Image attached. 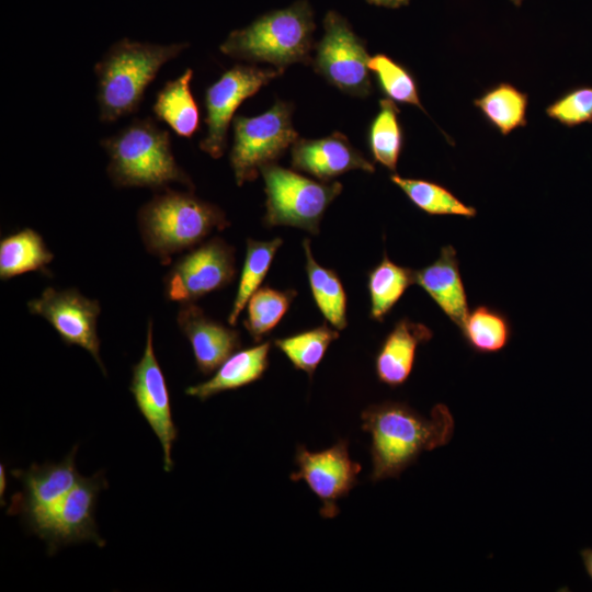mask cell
<instances>
[{"label":"cell","instance_id":"1","mask_svg":"<svg viewBox=\"0 0 592 592\" xmlns=\"http://www.w3.org/2000/svg\"><path fill=\"white\" fill-rule=\"evenodd\" d=\"M361 419L362 429L371 434L374 482L398 477L422 452L446 445L455 428L443 403L435 405L425 418L403 402L386 401L368 406Z\"/></svg>","mask_w":592,"mask_h":592},{"label":"cell","instance_id":"2","mask_svg":"<svg viewBox=\"0 0 592 592\" xmlns=\"http://www.w3.org/2000/svg\"><path fill=\"white\" fill-rule=\"evenodd\" d=\"M187 46V43L161 45L129 38L115 42L94 65L100 121L112 123L136 112L160 68Z\"/></svg>","mask_w":592,"mask_h":592},{"label":"cell","instance_id":"3","mask_svg":"<svg viewBox=\"0 0 592 592\" xmlns=\"http://www.w3.org/2000/svg\"><path fill=\"white\" fill-rule=\"evenodd\" d=\"M137 225L146 250L168 264L173 254L198 246L230 223L217 205L167 187L139 208Z\"/></svg>","mask_w":592,"mask_h":592},{"label":"cell","instance_id":"4","mask_svg":"<svg viewBox=\"0 0 592 592\" xmlns=\"http://www.w3.org/2000/svg\"><path fill=\"white\" fill-rule=\"evenodd\" d=\"M109 157L106 168L117 187L164 190L175 182L193 190L189 174L178 164L168 130L151 118H135L113 136L101 140Z\"/></svg>","mask_w":592,"mask_h":592},{"label":"cell","instance_id":"5","mask_svg":"<svg viewBox=\"0 0 592 592\" xmlns=\"http://www.w3.org/2000/svg\"><path fill=\"white\" fill-rule=\"evenodd\" d=\"M315 29L310 4L299 0L230 32L219 49L235 59L269 62L280 69L295 62L310 64Z\"/></svg>","mask_w":592,"mask_h":592},{"label":"cell","instance_id":"6","mask_svg":"<svg viewBox=\"0 0 592 592\" xmlns=\"http://www.w3.org/2000/svg\"><path fill=\"white\" fill-rule=\"evenodd\" d=\"M265 185L266 227L291 226L319 234L323 214L342 192L338 181H315L275 163L261 168Z\"/></svg>","mask_w":592,"mask_h":592},{"label":"cell","instance_id":"7","mask_svg":"<svg viewBox=\"0 0 592 592\" xmlns=\"http://www.w3.org/2000/svg\"><path fill=\"white\" fill-rule=\"evenodd\" d=\"M292 112L289 103L278 100L260 115L234 117L229 160L237 185L254 181L262 167L274 163L299 138Z\"/></svg>","mask_w":592,"mask_h":592},{"label":"cell","instance_id":"8","mask_svg":"<svg viewBox=\"0 0 592 592\" xmlns=\"http://www.w3.org/2000/svg\"><path fill=\"white\" fill-rule=\"evenodd\" d=\"M325 34L316 45L315 70L330 84L354 96H367L372 90L369 55L365 42L339 13L329 11L323 19Z\"/></svg>","mask_w":592,"mask_h":592},{"label":"cell","instance_id":"9","mask_svg":"<svg viewBox=\"0 0 592 592\" xmlns=\"http://www.w3.org/2000/svg\"><path fill=\"white\" fill-rule=\"evenodd\" d=\"M237 273L235 249L214 237L179 258L163 277V296L169 301L195 303L229 285Z\"/></svg>","mask_w":592,"mask_h":592},{"label":"cell","instance_id":"10","mask_svg":"<svg viewBox=\"0 0 592 592\" xmlns=\"http://www.w3.org/2000/svg\"><path fill=\"white\" fill-rule=\"evenodd\" d=\"M284 69L236 65L225 71L205 92L207 130L200 148L214 159L223 156L235 112L248 98L282 75Z\"/></svg>","mask_w":592,"mask_h":592},{"label":"cell","instance_id":"11","mask_svg":"<svg viewBox=\"0 0 592 592\" xmlns=\"http://www.w3.org/2000/svg\"><path fill=\"white\" fill-rule=\"evenodd\" d=\"M106 486L102 473L81 477L69 493L31 528L46 542L49 554L61 546L86 540L104 545L96 531L94 509L99 493Z\"/></svg>","mask_w":592,"mask_h":592},{"label":"cell","instance_id":"12","mask_svg":"<svg viewBox=\"0 0 592 592\" xmlns=\"http://www.w3.org/2000/svg\"><path fill=\"white\" fill-rule=\"evenodd\" d=\"M27 308L32 315L46 319L67 345L87 350L106 375L96 330L101 312L98 300L86 297L76 288L47 287L39 297L27 303Z\"/></svg>","mask_w":592,"mask_h":592},{"label":"cell","instance_id":"13","mask_svg":"<svg viewBox=\"0 0 592 592\" xmlns=\"http://www.w3.org/2000/svg\"><path fill=\"white\" fill-rule=\"evenodd\" d=\"M295 462L298 470L292 473L291 480H304L308 485L322 503L320 515L323 519L335 517L338 501L357 485V475L362 470L361 464L350 458L349 442L340 440L320 452L298 445Z\"/></svg>","mask_w":592,"mask_h":592},{"label":"cell","instance_id":"14","mask_svg":"<svg viewBox=\"0 0 592 592\" xmlns=\"http://www.w3.org/2000/svg\"><path fill=\"white\" fill-rule=\"evenodd\" d=\"M153 323L148 320L143 356L133 366L129 390L136 407L160 441L163 451V468L173 469L172 446L178 436L173 422L170 394L166 377L153 349Z\"/></svg>","mask_w":592,"mask_h":592},{"label":"cell","instance_id":"15","mask_svg":"<svg viewBox=\"0 0 592 592\" xmlns=\"http://www.w3.org/2000/svg\"><path fill=\"white\" fill-rule=\"evenodd\" d=\"M76 453L77 447L58 464H33L27 470H12L22 491L12 498L8 513L21 515L30 530L44 519L82 477L76 467Z\"/></svg>","mask_w":592,"mask_h":592},{"label":"cell","instance_id":"16","mask_svg":"<svg viewBox=\"0 0 592 592\" xmlns=\"http://www.w3.org/2000/svg\"><path fill=\"white\" fill-rule=\"evenodd\" d=\"M291 166L320 181H331L351 170L375 171L374 164L339 132L320 139L298 138L291 149Z\"/></svg>","mask_w":592,"mask_h":592},{"label":"cell","instance_id":"17","mask_svg":"<svg viewBox=\"0 0 592 592\" xmlns=\"http://www.w3.org/2000/svg\"><path fill=\"white\" fill-rule=\"evenodd\" d=\"M177 322L191 343L197 369L208 375L241 346L239 331L210 319L194 303L182 304Z\"/></svg>","mask_w":592,"mask_h":592},{"label":"cell","instance_id":"18","mask_svg":"<svg viewBox=\"0 0 592 592\" xmlns=\"http://www.w3.org/2000/svg\"><path fill=\"white\" fill-rule=\"evenodd\" d=\"M414 284H418L460 330L469 308L456 249L451 244L442 247L434 262L414 271Z\"/></svg>","mask_w":592,"mask_h":592},{"label":"cell","instance_id":"19","mask_svg":"<svg viewBox=\"0 0 592 592\" xmlns=\"http://www.w3.org/2000/svg\"><path fill=\"white\" fill-rule=\"evenodd\" d=\"M433 331L421 322L401 318L384 339L376 358L375 372L378 380L389 387H398L409 378L417 349L429 342Z\"/></svg>","mask_w":592,"mask_h":592},{"label":"cell","instance_id":"20","mask_svg":"<svg viewBox=\"0 0 592 592\" xmlns=\"http://www.w3.org/2000/svg\"><path fill=\"white\" fill-rule=\"evenodd\" d=\"M271 342L236 351L208 380L190 386L185 394L204 401L227 390H235L259 380L269 367Z\"/></svg>","mask_w":592,"mask_h":592},{"label":"cell","instance_id":"21","mask_svg":"<svg viewBox=\"0 0 592 592\" xmlns=\"http://www.w3.org/2000/svg\"><path fill=\"white\" fill-rule=\"evenodd\" d=\"M193 70L186 68L182 75L169 80L158 91L152 112L178 136L191 138L200 127V110L191 91Z\"/></svg>","mask_w":592,"mask_h":592},{"label":"cell","instance_id":"22","mask_svg":"<svg viewBox=\"0 0 592 592\" xmlns=\"http://www.w3.org/2000/svg\"><path fill=\"white\" fill-rule=\"evenodd\" d=\"M53 259L54 253L41 234L24 228L0 241V278L8 281L27 272H46Z\"/></svg>","mask_w":592,"mask_h":592},{"label":"cell","instance_id":"23","mask_svg":"<svg viewBox=\"0 0 592 592\" xmlns=\"http://www.w3.org/2000/svg\"><path fill=\"white\" fill-rule=\"evenodd\" d=\"M303 248L308 283L318 309L333 328L339 331L345 329L348 326L346 294L339 275L332 269L318 264L308 238L304 239Z\"/></svg>","mask_w":592,"mask_h":592},{"label":"cell","instance_id":"24","mask_svg":"<svg viewBox=\"0 0 592 592\" xmlns=\"http://www.w3.org/2000/svg\"><path fill=\"white\" fill-rule=\"evenodd\" d=\"M474 105L503 136L527 124L528 95L509 82L489 88L474 100Z\"/></svg>","mask_w":592,"mask_h":592},{"label":"cell","instance_id":"25","mask_svg":"<svg viewBox=\"0 0 592 592\" xmlns=\"http://www.w3.org/2000/svg\"><path fill=\"white\" fill-rule=\"evenodd\" d=\"M414 271L392 262L385 252L382 261L368 272L369 317L382 322L405 292L414 284Z\"/></svg>","mask_w":592,"mask_h":592},{"label":"cell","instance_id":"26","mask_svg":"<svg viewBox=\"0 0 592 592\" xmlns=\"http://www.w3.org/2000/svg\"><path fill=\"white\" fill-rule=\"evenodd\" d=\"M460 332L473 351L488 354L500 352L508 345L512 329L503 312L479 305L468 314Z\"/></svg>","mask_w":592,"mask_h":592},{"label":"cell","instance_id":"27","mask_svg":"<svg viewBox=\"0 0 592 592\" xmlns=\"http://www.w3.org/2000/svg\"><path fill=\"white\" fill-rule=\"evenodd\" d=\"M390 180L407 195L410 202L429 215H456L474 218L475 207L466 205L445 186L422 179L403 178L396 173Z\"/></svg>","mask_w":592,"mask_h":592},{"label":"cell","instance_id":"28","mask_svg":"<svg viewBox=\"0 0 592 592\" xmlns=\"http://www.w3.org/2000/svg\"><path fill=\"white\" fill-rule=\"evenodd\" d=\"M281 238L270 241L247 239L246 258L239 278L236 297L228 316V323L235 326L250 297L259 289L266 276L272 261L282 246Z\"/></svg>","mask_w":592,"mask_h":592},{"label":"cell","instance_id":"29","mask_svg":"<svg viewBox=\"0 0 592 592\" xmlns=\"http://www.w3.org/2000/svg\"><path fill=\"white\" fill-rule=\"evenodd\" d=\"M399 113L396 102L388 98L382 99L379 110L368 130V146L375 162L394 173L403 147Z\"/></svg>","mask_w":592,"mask_h":592},{"label":"cell","instance_id":"30","mask_svg":"<svg viewBox=\"0 0 592 592\" xmlns=\"http://www.w3.org/2000/svg\"><path fill=\"white\" fill-rule=\"evenodd\" d=\"M339 330L322 323L316 328L274 340L296 369L311 378L329 345L339 338Z\"/></svg>","mask_w":592,"mask_h":592},{"label":"cell","instance_id":"31","mask_svg":"<svg viewBox=\"0 0 592 592\" xmlns=\"http://www.w3.org/2000/svg\"><path fill=\"white\" fill-rule=\"evenodd\" d=\"M296 295L295 289L280 291L263 286L250 297L243 326L254 342H260L278 325Z\"/></svg>","mask_w":592,"mask_h":592},{"label":"cell","instance_id":"32","mask_svg":"<svg viewBox=\"0 0 592 592\" xmlns=\"http://www.w3.org/2000/svg\"><path fill=\"white\" fill-rule=\"evenodd\" d=\"M368 68L377 79L380 90L394 102L418 106L425 112L412 73L385 54L369 57Z\"/></svg>","mask_w":592,"mask_h":592},{"label":"cell","instance_id":"33","mask_svg":"<svg viewBox=\"0 0 592 592\" xmlns=\"http://www.w3.org/2000/svg\"><path fill=\"white\" fill-rule=\"evenodd\" d=\"M546 114L566 127L592 123V87L566 91L546 107Z\"/></svg>","mask_w":592,"mask_h":592},{"label":"cell","instance_id":"34","mask_svg":"<svg viewBox=\"0 0 592 592\" xmlns=\"http://www.w3.org/2000/svg\"><path fill=\"white\" fill-rule=\"evenodd\" d=\"M369 3L379 5V7H386L396 9L402 5H406L409 3V0H367Z\"/></svg>","mask_w":592,"mask_h":592},{"label":"cell","instance_id":"35","mask_svg":"<svg viewBox=\"0 0 592 592\" xmlns=\"http://www.w3.org/2000/svg\"><path fill=\"white\" fill-rule=\"evenodd\" d=\"M582 562L584 565L585 571L590 579L592 580V548H584L580 551Z\"/></svg>","mask_w":592,"mask_h":592},{"label":"cell","instance_id":"36","mask_svg":"<svg viewBox=\"0 0 592 592\" xmlns=\"http://www.w3.org/2000/svg\"><path fill=\"white\" fill-rule=\"evenodd\" d=\"M0 496L1 500L3 499V493L5 492L7 488V480H5V469L4 466L1 464L0 466Z\"/></svg>","mask_w":592,"mask_h":592},{"label":"cell","instance_id":"37","mask_svg":"<svg viewBox=\"0 0 592 592\" xmlns=\"http://www.w3.org/2000/svg\"><path fill=\"white\" fill-rule=\"evenodd\" d=\"M511 1H512V3H513L514 5L520 7V5L522 4V1H523V0H511Z\"/></svg>","mask_w":592,"mask_h":592}]
</instances>
